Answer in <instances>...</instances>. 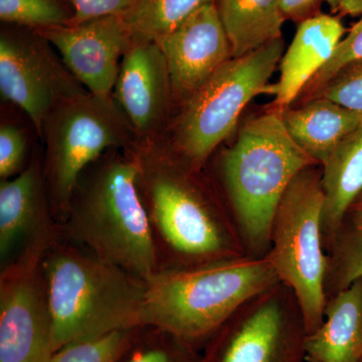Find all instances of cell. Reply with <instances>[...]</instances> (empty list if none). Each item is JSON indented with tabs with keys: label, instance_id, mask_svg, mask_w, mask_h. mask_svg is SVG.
Segmentation results:
<instances>
[{
	"label": "cell",
	"instance_id": "6da1fadb",
	"mask_svg": "<svg viewBox=\"0 0 362 362\" xmlns=\"http://www.w3.org/2000/svg\"><path fill=\"white\" fill-rule=\"evenodd\" d=\"M106 152L78 181L68 230L98 258L146 281L158 271L148 211L138 187L132 148Z\"/></svg>",
	"mask_w": 362,
	"mask_h": 362
},
{
	"label": "cell",
	"instance_id": "7a4b0ae2",
	"mask_svg": "<svg viewBox=\"0 0 362 362\" xmlns=\"http://www.w3.org/2000/svg\"><path fill=\"white\" fill-rule=\"evenodd\" d=\"M52 352L146 325V283L90 252L52 243L42 262Z\"/></svg>",
	"mask_w": 362,
	"mask_h": 362
},
{
	"label": "cell",
	"instance_id": "3957f363",
	"mask_svg": "<svg viewBox=\"0 0 362 362\" xmlns=\"http://www.w3.org/2000/svg\"><path fill=\"white\" fill-rule=\"evenodd\" d=\"M145 322L180 340L214 334L243 305L280 283L268 255L158 269L145 281Z\"/></svg>",
	"mask_w": 362,
	"mask_h": 362
},
{
	"label": "cell",
	"instance_id": "277c9868",
	"mask_svg": "<svg viewBox=\"0 0 362 362\" xmlns=\"http://www.w3.org/2000/svg\"><path fill=\"white\" fill-rule=\"evenodd\" d=\"M317 164L286 129L278 109L243 126L237 141L223 154V173L250 256L268 255L272 225L283 195L300 173Z\"/></svg>",
	"mask_w": 362,
	"mask_h": 362
},
{
	"label": "cell",
	"instance_id": "5b68a950",
	"mask_svg": "<svg viewBox=\"0 0 362 362\" xmlns=\"http://www.w3.org/2000/svg\"><path fill=\"white\" fill-rule=\"evenodd\" d=\"M138 187L152 226L187 265L245 256L243 240L156 140L133 147ZM185 265V266H187Z\"/></svg>",
	"mask_w": 362,
	"mask_h": 362
},
{
	"label": "cell",
	"instance_id": "8992f818",
	"mask_svg": "<svg viewBox=\"0 0 362 362\" xmlns=\"http://www.w3.org/2000/svg\"><path fill=\"white\" fill-rule=\"evenodd\" d=\"M322 173L305 169L286 190L274 216L268 252L280 282L294 293L306 335L324 320L329 259L324 254Z\"/></svg>",
	"mask_w": 362,
	"mask_h": 362
},
{
	"label": "cell",
	"instance_id": "52a82bcc",
	"mask_svg": "<svg viewBox=\"0 0 362 362\" xmlns=\"http://www.w3.org/2000/svg\"><path fill=\"white\" fill-rule=\"evenodd\" d=\"M282 37L220 66L188 97L176 124L173 147L192 165L206 160L237 126L254 98L276 95L270 78L284 54Z\"/></svg>",
	"mask_w": 362,
	"mask_h": 362
},
{
	"label": "cell",
	"instance_id": "ba28073f",
	"mask_svg": "<svg viewBox=\"0 0 362 362\" xmlns=\"http://www.w3.org/2000/svg\"><path fill=\"white\" fill-rule=\"evenodd\" d=\"M45 180L52 204L66 213L78 181L97 159L139 143L113 97L84 92L59 104L45 119Z\"/></svg>",
	"mask_w": 362,
	"mask_h": 362
},
{
	"label": "cell",
	"instance_id": "9c48e42d",
	"mask_svg": "<svg viewBox=\"0 0 362 362\" xmlns=\"http://www.w3.org/2000/svg\"><path fill=\"white\" fill-rule=\"evenodd\" d=\"M52 242L47 221L0 279V362H30L49 340L42 262Z\"/></svg>",
	"mask_w": 362,
	"mask_h": 362
},
{
	"label": "cell",
	"instance_id": "30bf717a",
	"mask_svg": "<svg viewBox=\"0 0 362 362\" xmlns=\"http://www.w3.org/2000/svg\"><path fill=\"white\" fill-rule=\"evenodd\" d=\"M221 328L216 362H301L305 356L303 318L283 283L243 305Z\"/></svg>",
	"mask_w": 362,
	"mask_h": 362
},
{
	"label": "cell",
	"instance_id": "8fae6325",
	"mask_svg": "<svg viewBox=\"0 0 362 362\" xmlns=\"http://www.w3.org/2000/svg\"><path fill=\"white\" fill-rule=\"evenodd\" d=\"M87 92L37 32L0 37V93L30 117L42 137L45 119L59 104Z\"/></svg>",
	"mask_w": 362,
	"mask_h": 362
},
{
	"label": "cell",
	"instance_id": "7c38bea8",
	"mask_svg": "<svg viewBox=\"0 0 362 362\" xmlns=\"http://www.w3.org/2000/svg\"><path fill=\"white\" fill-rule=\"evenodd\" d=\"M90 94L113 97L121 62L133 42L122 14L37 30Z\"/></svg>",
	"mask_w": 362,
	"mask_h": 362
},
{
	"label": "cell",
	"instance_id": "4fadbf2b",
	"mask_svg": "<svg viewBox=\"0 0 362 362\" xmlns=\"http://www.w3.org/2000/svg\"><path fill=\"white\" fill-rule=\"evenodd\" d=\"M173 96L168 62L160 47L156 42L133 40L121 62L113 98L139 142L156 140Z\"/></svg>",
	"mask_w": 362,
	"mask_h": 362
},
{
	"label": "cell",
	"instance_id": "5bb4252c",
	"mask_svg": "<svg viewBox=\"0 0 362 362\" xmlns=\"http://www.w3.org/2000/svg\"><path fill=\"white\" fill-rule=\"evenodd\" d=\"M156 42L168 62L173 95L185 100L233 58L216 4L197 9Z\"/></svg>",
	"mask_w": 362,
	"mask_h": 362
},
{
	"label": "cell",
	"instance_id": "9a60e30c",
	"mask_svg": "<svg viewBox=\"0 0 362 362\" xmlns=\"http://www.w3.org/2000/svg\"><path fill=\"white\" fill-rule=\"evenodd\" d=\"M345 28L337 16L318 13L298 26L291 45L280 62L275 108L282 112L297 99L334 54Z\"/></svg>",
	"mask_w": 362,
	"mask_h": 362
},
{
	"label": "cell",
	"instance_id": "2e32d148",
	"mask_svg": "<svg viewBox=\"0 0 362 362\" xmlns=\"http://www.w3.org/2000/svg\"><path fill=\"white\" fill-rule=\"evenodd\" d=\"M305 358L362 362V279L327 300L320 327L306 335Z\"/></svg>",
	"mask_w": 362,
	"mask_h": 362
},
{
	"label": "cell",
	"instance_id": "e0dca14e",
	"mask_svg": "<svg viewBox=\"0 0 362 362\" xmlns=\"http://www.w3.org/2000/svg\"><path fill=\"white\" fill-rule=\"evenodd\" d=\"M282 118L295 142L322 165L335 147L362 125V111L350 110L321 97L297 108L288 107Z\"/></svg>",
	"mask_w": 362,
	"mask_h": 362
},
{
	"label": "cell",
	"instance_id": "ac0fdd59",
	"mask_svg": "<svg viewBox=\"0 0 362 362\" xmlns=\"http://www.w3.org/2000/svg\"><path fill=\"white\" fill-rule=\"evenodd\" d=\"M324 244L334 240L350 207L362 194V125L347 135L323 164Z\"/></svg>",
	"mask_w": 362,
	"mask_h": 362
},
{
	"label": "cell",
	"instance_id": "d6986e66",
	"mask_svg": "<svg viewBox=\"0 0 362 362\" xmlns=\"http://www.w3.org/2000/svg\"><path fill=\"white\" fill-rule=\"evenodd\" d=\"M218 9L233 58L282 37L286 18L281 0H218Z\"/></svg>",
	"mask_w": 362,
	"mask_h": 362
},
{
	"label": "cell",
	"instance_id": "ffe728a7",
	"mask_svg": "<svg viewBox=\"0 0 362 362\" xmlns=\"http://www.w3.org/2000/svg\"><path fill=\"white\" fill-rule=\"evenodd\" d=\"M45 194L39 168L25 169L0 185V252L6 257L25 235L45 220Z\"/></svg>",
	"mask_w": 362,
	"mask_h": 362
},
{
	"label": "cell",
	"instance_id": "44dd1931",
	"mask_svg": "<svg viewBox=\"0 0 362 362\" xmlns=\"http://www.w3.org/2000/svg\"><path fill=\"white\" fill-rule=\"evenodd\" d=\"M216 0H134L122 14L134 40H157L175 30L197 9Z\"/></svg>",
	"mask_w": 362,
	"mask_h": 362
},
{
	"label": "cell",
	"instance_id": "7402d4cb",
	"mask_svg": "<svg viewBox=\"0 0 362 362\" xmlns=\"http://www.w3.org/2000/svg\"><path fill=\"white\" fill-rule=\"evenodd\" d=\"M73 13L59 0H0L4 23L42 30L71 25Z\"/></svg>",
	"mask_w": 362,
	"mask_h": 362
},
{
	"label": "cell",
	"instance_id": "603a6c76",
	"mask_svg": "<svg viewBox=\"0 0 362 362\" xmlns=\"http://www.w3.org/2000/svg\"><path fill=\"white\" fill-rule=\"evenodd\" d=\"M130 330L69 343L52 352L49 362H116L129 340Z\"/></svg>",
	"mask_w": 362,
	"mask_h": 362
},
{
	"label": "cell",
	"instance_id": "cb8c5ba5",
	"mask_svg": "<svg viewBox=\"0 0 362 362\" xmlns=\"http://www.w3.org/2000/svg\"><path fill=\"white\" fill-rule=\"evenodd\" d=\"M333 242L334 255L329 259L326 285L330 282L337 293L362 279V230L339 233Z\"/></svg>",
	"mask_w": 362,
	"mask_h": 362
},
{
	"label": "cell",
	"instance_id": "d4e9b609",
	"mask_svg": "<svg viewBox=\"0 0 362 362\" xmlns=\"http://www.w3.org/2000/svg\"><path fill=\"white\" fill-rule=\"evenodd\" d=\"M361 16V20L352 26L346 37L339 42L329 61L302 90L300 94L302 101L310 100L343 68L362 61V13Z\"/></svg>",
	"mask_w": 362,
	"mask_h": 362
},
{
	"label": "cell",
	"instance_id": "484cf974",
	"mask_svg": "<svg viewBox=\"0 0 362 362\" xmlns=\"http://www.w3.org/2000/svg\"><path fill=\"white\" fill-rule=\"evenodd\" d=\"M318 97L325 98L350 110L361 112L362 61L350 64L338 71L311 99Z\"/></svg>",
	"mask_w": 362,
	"mask_h": 362
},
{
	"label": "cell",
	"instance_id": "4316f807",
	"mask_svg": "<svg viewBox=\"0 0 362 362\" xmlns=\"http://www.w3.org/2000/svg\"><path fill=\"white\" fill-rule=\"evenodd\" d=\"M26 154V138L23 131L13 124L0 127V176L8 180L23 168Z\"/></svg>",
	"mask_w": 362,
	"mask_h": 362
},
{
	"label": "cell",
	"instance_id": "83f0119b",
	"mask_svg": "<svg viewBox=\"0 0 362 362\" xmlns=\"http://www.w3.org/2000/svg\"><path fill=\"white\" fill-rule=\"evenodd\" d=\"M134 0H71L74 9L71 23L123 14L132 6Z\"/></svg>",
	"mask_w": 362,
	"mask_h": 362
},
{
	"label": "cell",
	"instance_id": "f1b7e54d",
	"mask_svg": "<svg viewBox=\"0 0 362 362\" xmlns=\"http://www.w3.org/2000/svg\"><path fill=\"white\" fill-rule=\"evenodd\" d=\"M321 0H281L286 20L301 23L318 14Z\"/></svg>",
	"mask_w": 362,
	"mask_h": 362
},
{
	"label": "cell",
	"instance_id": "f546056e",
	"mask_svg": "<svg viewBox=\"0 0 362 362\" xmlns=\"http://www.w3.org/2000/svg\"><path fill=\"white\" fill-rule=\"evenodd\" d=\"M127 362H173V358L168 350L153 347L136 352Z\"/></svg>",
	"mask_w": 362,
	"mask_h": 362
},
{
	"label": "cell",
	"instance_id": "4dcf8cb0",
	"mask_svg": "<svg viewBox=\"0 0 362 362\" xmlns=\"http://www.w3.org/2000/svg\"><path fill=\"white\" fill-rule=\"evenodd\" d=\"M349 214L351 216L354 228L362 230V194L350 207Z\"/></svg>",
	"mask_w": 362,
	"mask_h": 362
},
{
	"label": "cell",
	"instance_id": "1f68e13d",
	"mask_svg": "<svg viewBox=\"0 0 362 362\" xmlns=\"http://www.w3.org/2000/svg\"><path fill=\"white\" fill-rule=\"evenodd\" d=\"M339 11L349 16H359L362 13V0H341Z\"/></svg>",
	"mask_w": 362,
	"mask_h": 362
},
{
	"label": "cell",
	"instance_id": "d6a6232c",
	"mask_svg": "<svg viewBox=\"0 0 362 362\" xmlns=\"http://www.w3.org/2000/svg\"><path fill=\"white\" fill-rule=\"evenodd\" d=\"M52 354V349L51 341L47 340V342L42 344L37 354L33 357V361L30 362H49Z\"/></svg>",
	"mask_w": 362,
	"mask_h": 362
},
{
	"label": "cell",
	"instance_id": "836d02e7",
	"mask_svg": "<svg viewBox=\"0 0 362 362\" xmlns=\"http://www.w3.org/2000/svg\"><path fill=\"white\" fill-rule=\"evenodd\" d=\"M325 1L327 2L328 6H330L331 11H332L333 13L339 11L341 0H325Z\"/></svg>",
	"mask_w": 362,
	"mask_h": 362
},
{
	"label": "cell",
	"instance_id": "e575fe53",
	"mask_svg": "<svg viewBox=\"0 0 362 362\" xmlns=\"http://www.w3.org/2000/svg\"><path fill=\"white\" fill-rule=\"evenodd\" d=\"M306 362H315V361H309V359H306Z\"/></svg>",
	"mask_w": 362,
	"mask_h": 362
}]
</instances>
